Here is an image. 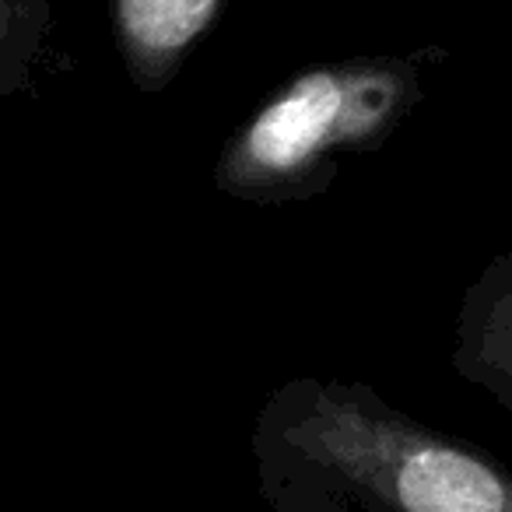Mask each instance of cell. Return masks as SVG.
Listing matches in <instances>:
<instances>
[{"label":"cell","instance_id":"5","mask_svg":"<svg viewBox=\"0 0 512 512\" xmlns=\"http://www.w3.org/2000/svg\"><path fill=\"white\" fill-rule=\"evenodd\" d=\"M53 32L50 0H0V99L32 92Z\"/></svg>","mask_w":512,"mask_h":512},{"label":"cell","instance_id":"4","mask_svg":"<svg viewBox=\"0 0 512 512\" xmlns=\"http://www.w3.org/2000/svg\"><path fill=\"white\" fill-rule=\"evenodd\" d=\"M456 341V372L512 407V256L491 264L467 292Z\"/></svg>","mask_w":512,"mask_h":512},{"label":"cell","instance_id":"1","mask_svg":"<svg viewBox=\"0 0 512 512\" xmlns=\"http://www.w3.org/2000/svg\"><path fill=\"white\" fill-rule=\"evenodd\" d=\"M274 512H512V474L358 383H281L249 435Z\"/></svg>","mask_w":512,"mask_h":512},{"label":"cell","instance_id":"2","mask_svg":"<svg viewBox=\"0 0 512 512\" xmlns=\"http://www.w3.org/2000/svg\"><path fill=\"white\" fill-rule=\"evenodd\" d=\"M418 99V57L306 67L228 137L214 186L260 207L313 200L334 183L337 158L383 148Z\"/></svg>","mask_w":512,"mask_h":512},{"label":"cell","instance_id":"6","mask_svg":"<svg viewBox=\"0 0 512 512\" xmlns=\"http://www.w3.org/2000/svg\"><path fill=\"white\" fill-rule=\"evenodd\" d=\"M348 512H369V509H348Z\"/></svg>","mask_w":512,"mask_h":512},{"label":"cell","instance_id":"3","mask_svg":"<svg viewBox=\"0 0 512 512\" xmlns=\"http://www.w3.org/2000/svg\"><path fill=\"white\" fill-rule=\"evenodd\" d=\"M228 0H109L113 39L137 92H165Z\"/></svg>","mask_w":512,"mask_h":512}]
</instances>
